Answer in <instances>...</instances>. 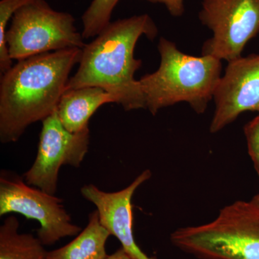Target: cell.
<instances>
[{
    "label": "cell",
    "mask_w": 259,
    "mask_h": 259,
    "mask_svg": "<svg viewBox=\"0 0 259 259\" xmlns=\"http://www.w3.org/2000/svg\"><path fill=\"white\" fill-rule=\"evenodd\" d=\"M90 129L73 134L61 123L57 112L42 121L36 158L23 175L25 183L55 195L61 167L79 168L88 152Z\"/></svg>",
    "instance_id": "cell-8"
},
{
    "label": "cell",
    "mask_w": 259,
    "mask_h": 259,
    "mask_svg": "<svg viewBox=\"0 0 259 259\" xmlns=\"http://www.w3.org/2000/svg\"><path fill=\"white\" fill-rule=\"evenodd\" d=\"M158 49L159 67L139 80L146 108L155 115L163 107L186 102L197 113H203L221 80V60L210 56L187 55L163 37Z\"/></svg>",
    "instance_id": "cell-3"
},
{
    "label": "cell",
    "mask_w": 259,
    "mask_h": 259,
    "mask_svg": "<svg viewBox=\"0 0 259 259\" xmlns=\"http://www.w3.org/2000/svg\"><path fill=\"white\" fill-rule=\"evenodd\" d=\"M115 103L113 97L97 87L66 90L58 105V116L65 128L76 134L89 127V121L105 104Z\"/></svg>",
    "instance_id": "cell-11"
},
{
    "label": "cell",
    "mask_w": 259,
    "mask_h": 259,
    "mask_svg": "<svg viewBox=\"0 0 259 259\" xmlns=\"http://www.w3.org/2000/svg\"><path fill=\"white\" fill-rule=\"evenodd\" d=\"M120 0H93L82 15L83 39L97 36L109 24Z\"/></svg>",
    "instance_id": "cell-14"
},
{
    "label": "cell",
    "mask_w": 259,
    "mask_h": 259,
    "mask_svg": "<svg viewBox=\"0 0 259 259\" xmlns=\"http://www.w3.org/2000/svg\"><path fill=\"white\" fill-rule=\"evenodd\" d=\"M110 236L100 223L96 209L89 214L86 228L68 244L48 251L47 259H105L106 243Z\"/></svg>",
    "instance_id": "cell-12"
},
{
    "label": "cell",
    "mask_w": 259,
    "mask_h": 259,
    "mask_svg": "<svg viewBox=\"0 0 259 259\" xmlns=\"http://www.w3.org/2000/svg\"><path fill=\"white\" fill-rule=\"evenodd\" d=\"M82 49L54 51L18 61L0 83V141L16 142L29 126L57 110Z\"/></svg>",
    "instance_id": "cell-1"
},
{
    "label": "cell",
    "mask_w": 259,
    "mask_h": 259,
    "mask_svg": "<svg viewBox=\"0 0 259 259\" xmlns=\"http://www.w3.org/2000/svg\"><path fill=\"white\" fill-rule=\"evenodd\" d=\"M62 199L25 183L16 174L2 171L0 216L18 213L40 223L37 237L44 245H54L66 237L76 236L81 228L71 222Z\"/></svg>",
    "instance_id": "cell-6"
},
{
    "label": "cell",
    "mask_w": 259,
    "mask_h": 259,
    "mask_svg": "<svg viewBox=\"0 0 259 259\" xmlns=\"http://www.w3.org/2000/svg\"><path fill=\"white\" fill-rule=\"evenodd\" d=\"M33 1L35 0H1L0 2V71L2 74L13 66V60L10 58L6 42L8 23L19 9Z\"/></svg>",
    "instance_id": "cell-15"
},
{
    "label": "cell",
    "mask_w": 259,
    "mask_h": 259,
    "mask_svg": "<svg viewBox=\"0 0 259 259\" xmlns=\"http://www.w3.org/2000/svg\"><path fill=\"white\" fill-rule=\"evenodd\" d=\"M157 34L156 24L147 14L110 22L83 48L79 68L66 90L97 87L110 93L124 110L146 108L139 80L134 78L142 61L135 58L134 50L142 35L153 40Z\"/></svg>",
    "instance_id": "cell-2"
},
{
    "label": "cell",
    "mask_w": 259,
    "mask_h": 259,
    "mask_svg": "<svg viewBox=\"0 0 259 259\" xmlns=\"http://www.w3.org/2000/svg\"><path fill=\"white\" fill-rule=\"evenodd\" d=\"M164 5L170 14L174 17H181L185 13V0H143Z\"/></svg>",
    "instance_id": "cell-17"
},
{
    "label": "cell",
    "mask_w": 259,
    "mask_h": 259,
    "mask_svg": "<svg viewBox=\"0 0 259 259\" xmlns=\"http://www.w3.org/2000/svg\"><path fill=\"white\" fill-rule=\"evenodd\" d=\"M172 244L198 259H259V207L237 201L207 224L180 228Z\"/></svg>",
    "instance_id": "cell-4"
},
{
    "label": "cell",
    "mask_w": 259,
    "mask_h": 259,
    "mask_svg": "<svg viewBox=\"0 0 259 259\" xmlns=\"http://www.w3.org/2000/svg\"><path fill=\"white\" fill-rule=\"evenodd\" d=\"M18 220L9 216L0 226V259H47L48 251L37 237L18 233Z\"/></svg>",
    "instance_id": "cell-13"
},
{
    "label": "cell",
    "mask_w": 259,
    "mask_h": 259,
    "mask_svg": "<svg viewBox=\"0 0 259 259\" xmlns=\"http://www.w3.org/2000/svg\"><path fill=\"white\" fill-rule=\"evenodd\" d=\"M248 153L259 176V115L244 127Z\"/></svg>",
    "instance_id": "cell-16"
},
{
    "label": "cell",
    "mask_w": 259,
    "mask_h": 259,
    "mask_svg": "<svg viewBox=\"0 0 259 259\" xmlns=\"http://www.w3.org/2000/svg\"><path fill=\"white\" fill-rule=\"evenodd\" d=\"M250 201L259 207V194L254 196Z\"/></svg>",
    "instance_id": "cell-19"
},
{
    "label": "cell",
    "mask_w": 259,
    "mask_h": 259,
    "mask_svg": "<svg viewBox=\"0 0 259 259\" xmlns=\"http://www.w3.org/2000/svg\"><path fill=\"white\" fill-rule=\"evenodd\" d=\"M105 259H135L122 246L111 255H107Z\"/></svg>",
    "instance_id": "cell-18"
},
{
    "label": "cell",
    "mask_w": 259,
    "mask_h": 259,
    "mask_svg": "<svg viewBox=\"0 0 259 259\" xmlns=\"http://www.w3.org/2000/svg\"><path fill=\"white\" fill-rule=\"evenodd\" d=\"M151 176V171L146 170L128 187L118 192H104L93 184L81 189L83 197L97 207L102 226L117 238L122 248L135 259H153L148 257L135 241L131 204L136 190Z\"/></svg>",
    "instance_id": "cell-10"
},
{
    "label": "cell",
    "mask_w": 259,
    "mask_h": 259,
    "mask_svg": "<svg viewBox=\"0 0 259 259\" xmlns=\"http://www.w3.org/2000/svg\"><path fill=\"white\" fill-rule=\"evenodd\" d=\"M74 17L56 11L45 0H35L19 9L7 31L12 60L66 50L82 49L86 44L75 27Z\"/></svg>",
    "instance_id": "cell-5"
},
{
    "label": "cell",
    "mask_w": 259,
    "mask_h": 259,
    "mask_svg": "<svg viewBox=\"0 0 259 259\" xmlns=\"http://www.w3.org/2000/svg\"><path fill=\"white\" fill-rule=\"evenodd\" d=\"M214 94L215 110L209 131L219 132L246 111L259 112V55L228 62Z\"/></svg>",
    "instance_id": "cell-9"
},
{
    "label": "cell",
    "mask_w": 259,
    "mask_h": 259,
    "mask_svg": "<svg viewBox=\"0 0 259 259\" xmlns=\"http://www.w3.org/2000/svg\"><path fill=\"white\" fill-rule=\"evenodd\" d=\"M199 18L213 32L202 56L231 62L259 33V0H204Z\"/></svg>",
    "instance_id": "cell-7"
}]
</instances>
